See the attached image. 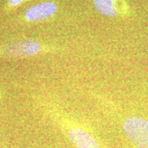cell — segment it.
Here are the masks:
<instances>
[{
	"label": "cell",
	"mask_w": 148,
	"mask_h": 148,
	"mask_svg": "<svg viewBox=\"0 0 148 148\" xmlns=\"http://www.w3.org/2000/svg\"><path fill=\"white\" fill-rule=\"evenodd\" d=\"M49 112L51 118H53L54 121L60 125L76 147L101 148L93 135L79 123H77L74 119L64 114L62 111L50 108Z\"/></svg>",
	"instance_id": "obj_1"
},
{
	"label": "cell",
	"mask_w": 148,
	"mask_h": 148,
	"mask_svg": "<svg viewBox=\"0 0 148 148\" xmlns=\"http://www.w3.org/2000/svg\"><path fill=\"white\" fill-rule=\"evenodd\" d=\"M46 48L34 40H18L7 45L0 49V56L9 58H22L35 56L45 53Z\"/></svg>",
	"instance_id": "obj_2"
},
{
	"label": "cell",
	"mask_w": 148,
	"mask_h": 148,
	"mask_svg": "<svg viewBox=\"0 0 148 148\" xmlns=\"http://www.w3.org/2000/svg\"><path fill=\"white\" fill-rule=\"evenodd\" d=\"M123 127L128 138L139 148H148V120L131 117L126 119Z\"/></svg>",
	"instance_id": "obj_3"
},
{
	"label": "cell",
	"mask_w": 148,
	"mask_h": 148,
	"mask_svg": "<svg viewBox=\"0 0 148 148\" xmlns=\"http://www.w3.org/2000/svg\"><path fill=\"white\" fill-rule=\"evenodd\" d=\"M58 7L53 2H45L32 7L26 12V18L30 21H41L53 16Z\"/></svg>",
	"instance_id": "obj_4"
},
{
	"label": "cell",
	"mask_w": 148,
	"mask_h": 148,
	"mask_svg": "<svg viewBox=\"0 0 148 148\" xmlns=\"http://www.w3.org/2000/svg\"><path fill=\"white\" fill-rule=\"evenodd\" d=\"M95 8L105 16L114 17L119 13L115 0H94Z\"/></svg>",
	"instance_id": "obj_5"
},
{
	"label": "cell",
	"mask_w": 148,
	"mask_h": 148,
	"mask_svg": "<svg viewBox=\"0 0 148 148\" xmlns=\"http://www.w3.org/2000/svg\"><path fill=\"white\" fill-rule=\"evenodd\" d=\"M25 0H9L8 1V4L12 7H16L21 4L22 2H24Z\"/></svg>",
	"instance_id": "obj_6"
}]
</instances>
